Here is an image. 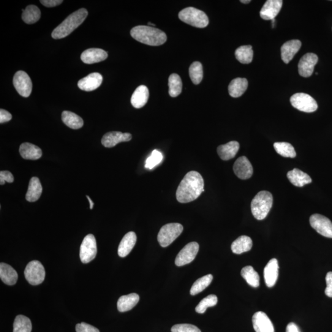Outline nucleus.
<instances>
[{
    "mask_svg": "<svg viewBox=\"0 0 332 332\" xmlns=\"http://www.w3.org/2000/svg\"><path fill=\"white\" fill-rule=\"evenodd\" d=\"M203 177L197 171L187 173L180 184L176 192L177 200L181 203H188L197 200L205 192Z\"/></svg>",
    "mask_w": 332,
    "mask_h": 332,
    "instance_id": "1",
    "label": "nucleus"
},
{
    "mask_svg": "<svg viewBox=\"0 0 332 332\" xmlns=\"http://www.w3.org/2000/svg\"><path fill=\"white\" fill-rule=\"evenodd\" d=\"M130 35L138 42L149 46H160L167 41L164 32L149 26H136L130 31Z\"/></svg>",
    "mask_w": 332,
    "mask_h": 332,
    "instance_id": "2",
    "label": "nucleus"
},
{
    "mask_svg": "<svg viewBox=\"0 0 332 332\" xmlns=\"http://www.w3.org/2000/svg\"><path fill=\"white\" fill-rule=\"evenodd\" d=\"M88 15V11L85 8H81L77 12L73 13L54 30L52 33V37L54 39L58 40L69 36L72 32L83 24Z\"/></svg>",
    "mask_w": 332,
    "mask_h": 332,
    "instance_id": "3",
    "label": "nucleus"
},
{
    "mask_svg": "<svg viewBox=\"0 0 332 332\" xmlns=\"http://www.w3.org/2000/svg\"><path fill=\"white\" fill-rule=\"evenodd\" d=\"M273 198L271 193L262 191L255 196L251 203L253 216L258 220H262L267 217L273 206Z\"/></svg>",
    "mask_w": 332,
    "mask_h": 332,
    "instance_id": "4",
    "label": "nucleus"
},
{
    "mask_svg": "<svg viewBox=\"0 0 332 332\" xmlns=\"http://www.w3.org/2000/svg\"><path fill=\"white\" fill-rule=\"evenodd\" d=\"M179 18L184 23L197 28H205L209 23L205 13L193 7L182 10L179 14Z\"/></svg>",
    "mask_w": 332,
    "mask_h": 332,
    "instance_id": "5",
    "label": "nucleus"
},
{
    "mask_svg": "<svg viewBox=\"0 0 332 332\" xmlns=\"http://www.w3.org/2000/svg\"><path fill=\"white\" fill-rule=\"evenodd\" d=\"M183 230V226L177 223L163 226L157 235V241L160 246L166 247L170 246L181 235Z\"/></svg>",
    "mask_w": 332,
    "mask_h": 332,
    "instance_id": "6",
    "label": "nucleus"
},
{
    "mask_svg": "<svg viewBox=\"0 0 332 332\" xmlns=\"http://www.w3.org/2000/svg\"><path fill=\"white\" fill-rule=\"evenodd\" d=\"M27 281L32 285H37L44 281L45 269L39 261L34 260L29 263L24 271Z\"/></svg>",
    "mask_w": 332,
    "mask_h": 332,
    "instance_id": "7",
    "label": "nucleus"
},
{
    "mask_svg": "<svg viewBox=\"0 0 332 332\" xmlns=\"http://www.w3.org/2000/svg\"><path fill=\"white\" fill-rule=\"evenodd\" d=\"M293 107L303 112L312 113L316 111L318 105L316 101L309 95L305 93H296L290 98Z\"/></svg>",
    "mask_w": 332,
    "mask_h": 332,
    "instance_id": "8",
    "label": "nucleus"
},
{
    "mask_svg": "<svg viewBox=\"0 0 332 332\" xmlns=\"http://www.w3.org/2000/svg\"><path fill=\"white\" fill-rule=\"evenodd\" d=\"M97 252L96 238L89 234L84 238L80 247V257L81 262L88 263L96 257Z\"/></svg>",
    "mask_w": 332,
    "mask_h": 332,
    "instance_id": "9",
    "label": "nucleus"
},
{
    "mask_svg": "<svg viewBox=\"0 0 332 332\" xmlns=\"http://www.w3.org/2000/svg\"><path fill=\"white\" fill-rule=\"evenodd\" d=\"M13 84L18 93L24 97H28L32 91V81L28 74L24 71H18L13 78Z\"/></svg>",
    "mask_w": 332,
    "mask_h": 332,
    "instance_id": "10",
    "label": "nucleus"
},
{
    "mask_svg": "<svg viewBox=\"0 0 332 332\" xmlns=\"http://www.w3.org/2000/svg\"><path fill=\"white\" fill-rule=\"evenodd\" d=\"M310 224L320 235L332 238V222L320 214H313L309 219Z\"/></svg>",
    "mask_w": 332,
    "mask_h": 332,
    "instance_id": "11",
    "label": "nucleus"
},
{
    "mask_svg": "<svg viewBox=\"0 0 332 332\" xmlns=\"http://www.w3.org/2000/svg\"><path fill=\"white\" fill-rule=\"evenodd\" d=\"M200 246L196 242L186 245L179 253L176 258L175 263L178 266L187 265L193 262L198 254Z\"/></svg>",
    "mask_w": 332,
    "mask_h": 332,
    "instance_id": "12",
    "label": "nucleus"
},
{
    "mask_svg": "<svg viewBox=\"0 0 332 332\" xmlns=\"http://www.w3.org/2000/svg\"><path fill=\"white\" fill-rule=\"evenodd\" d=\"M318 62V57L314 53H307L302 57L298 63V73L301 77H309L314 72L315 65Z\"/></svg>",
    "mask_w": 332,
    "mask_h": 332,
    "instance_id": "13",
    "label": "nucleus"
},
{
    "mask_svg": "<svg viewBox=\"0 0 332 332\" xmlns=\"http://www.w3.org/2000/svg\"><path fill=\"white\" fill-rule=\"evenodd\" d=\"M252 323L256 332H274L273 323L265 312L255 313L252 317Z\"/></svg>",
    "mask_w": 332,
    "mask_h": 332,
    "instance_id": "14",
    "label": "nucleus"
},
{
    "mask_svg": "<svg viewBox=\"0 0 332 332\" xmlns=\"http://www.w3.org/2000/svg\"><path fill=\"white\" fill-rule=\"evenodd\" d=\"M233 171L236 176L242 180L249 179L253 174L252 165L246 156H241L236 160Z\"/></svg>",
    "mask_w": 332,
    "mask_h": 332,
    "instance_id": "15",
    "label": "nucleus"
},
{
    "mask_svg": "<svg viewBox=\"0 0 332 332\" xmlns=\"http://www.w3.org/2000/svg\"><path fill=\"white\" fill-rule=\"evenodd\" d=\"M282 4V0H268L260 11V17L266 21L274 20L281 11Z\"/></svg>",
    "mask_w": 332,
    "mask_h": 332,
    "instance_id": "16",
    "label": "nucleus"
},
{
    "mask_svg": "<svg viewBox=\"0 0 332 332\" xmlns=\"http://www.w3.org/2000/svg\"><path fill=\"white\" fill-rule=\"evenodd\" d=\"M132 139V135L129 133H122L121 132L113 131L107 133L102 139V143L107 148H112L121 142L129 141Z\"/></svg>",
    "mask_w": 332,
    "mask_h": 332,
    "instance_id": "17",
    "label": "nucleus"
},
{
    "mask_svg": "<svg viewBox=\"0 0 332 332\" xmlns=\"http://www.w3.org/2000/svg\"><path fill=\"white\" fill-rule=\"evenodd\" d=\"M102 76L99 73H92L78 81V88L83 91L90 92L94 91L101 85Z\"/></svg>",
    "mask_w": 332,
    "mask_h": 332,
    "instance_id": "18",
    "label": "nucleus"
},
{
    "mask_svg": "<svg viewBox=\"0 0 332 332\" xmlns=\"http://www.w3.org/2000/svg\"><path fill=\"white\" fill-rule=\"evenodd\" d=\"M108 58L107 52L99 48H91L84 51L81 55L84 63L92 64L105 61Z\"/></svg>",
    "mask_w": 332,
    "mask_h": 332,
    "instance_id": "19",
    "label": "nucleus"
},
{
    "mask_svg": "<svg viewBox=\"0 0 332 332\" xmlns=\"http://www.w3.org/2000/svg\"><path fill=\"white\" fill-rule=\"evenodd\" d=\"M279 276V265L276 258L269 261L264 269V278L268 287H273L277 282Z\"/></svg>",
    "mask_w": 332,
    "mask_h": 332,
    "instance_id": "20",
    "label": "nucleus"
},
{
    "mask_svg": "<svg viewBox=\"0 0 332 332\" xmlns=\"http://www.w3.org/2000/svg\"><path fill=\"white\" fill-rule=\"evenodd\" d=\"M300 40H293L285 43L281 47V58L285 64H288L301 48Z\"/></svg>",
    "mask_w": 332,
    "mask_h": 332,
    "instance_id": "21",
    "label": "nucleus"
},
{
    "mask_svg": "<svg viewBox=\"0 0 332 332\" xmlns=\"http://www.w3.org/2000/svg\"><path fill=\"white\" fill-rule=\"evenodd\" d=\"M136 242L137 236L134 232L130 231L125 235L119 245L118 253L119 257H125L129 255L134 248Z\"/></svg>",
    "mask_w": 332,
    "mask_h": 332,
    "instance_id": "22",
    "label": "nucleus"
},
{
    "mask_svg": "<svg viewBox=\"0 0 332 332\" xmlns=\"http://www.w3.org/2000/svg\"><path fill=\"white\" fill-rule=\"evenodd\" d=\"M239 147L240 145L238 141H231L225 145L218 147L217 153L222 160H230L235 157L239 151Z\"/></svg>",
    "mask_w": 332,
    "mask_h": 332,
    "instance_id": "23",
    "label": "nucleus"
},
{
    "mask_svg": "<svg viewBox=\"0 0 332 332\" xmlns=\"http://www.w3.org/2000/svg\"><path fill=\"white\" fill-rule=\"evenodd\" d=\"M287 178L294 186L303 187L306 184H311L312 179L307 174L298 169H294L287 173Z\"/></svg>",
    "mask_w": 332,
    "mask_h": 332,
    "instance_id": "24",
    "label": "nucleus"
},
{
    "mask_svg": "<svg viewBox=\"0 0 332 332\" xmlns=\"http://www.w3.org/2000/svg\"><path fill=\"white\" fill-rule=\"evenodd\" d=\"M149 98L148 88L144 85L138 86L133 93L130 102L133 107L141 108L146 105Z\"/></svg>",
    "mask_w": 332,
    "mask_h": 332,
    "instance_id": "25",
    "label": "nucleus"
},
{
    "mask_svg": "<svg viewBox=\"0 0 332 332\" xmlns=\"http://www.w3.org/2000/svg\"><path fill=\"white\" fill-rule=\"evenodd\" d=\"M21 156L27 160H37L42 156V151L39 146L30 143L22 144L20 148Z\"/></svg>",
    "mask_w": 332,
    "mask_h": 332,
    "instance_id": "26",
    "label": "nucleus"
},
{
    "mask_svg": "<svg viewBox=\"0 0 332 332\" xmlns=\"http://www.w3.org/2000/svg\"><path fill=\"white\" fill-rule=\"evenodd\" d=\"M0 277L2 281L8 285H13L18 281V274L12 266L7 263L0 264Z\"/></svg>",
    "mask_w": 332,
    "mask_h": 332,
    "instance_id": "27",
    "label": "nucleus"
},
{
    "mask_svg": "<svg viewBox=\"0 0 332 332\" xmlns=\"http://www.w3.org/2000/svg\"><path fill=\"white\" fill-rule=\"evenodd\" d=\"M139 300V295L137 293H130L129 295L121 296L117 303V307L119 312L130 311L136 306Z\"/></svg>",
    "mask_w": 332,
    "mask_h": 332,
    "instance_id": "28",
    "label": "nucleus"
},
{
    "mask_svg": "<svg viewBox=\"0 0 332 332\" xmlns=\"http://www.w3.org/2000/svg\"><path fill=\"white\" fill-rule=\"evenodd\" d=\"M248 87V81L246 78H237L231 81L228 86V92L232 97H239L243 95Z\"/></svg>",
    "mask_w": 332,
    "mask_h": 332,
    "instance_id": "29",
    "label": "nucleus"
},
{
    "mask_svg": "<svg viewBox=\"0 0 332 332\" xmlns=\"http://www.w3.org/2000/svg\"><path fill=\"white\" fill-rule=\"evenodd\" d=\"M43 188L39 178H32L30 181L26 200L29 202H35L42 195Z\"/></svg>",
    "mask_w": 332,
    "mask_h": 332,
    "instance_id": "30",
    "label": "nucleus"
},
{
    "mask_svg": "<svg viewBox=\"0 0 332 332\" xmlns=\"http://www.w3.org/2000/svg\"><path fill=\"white\" fill-rule=\"evenodd\" d=\"M252 245V239L250 237L241 236L231 244V250L234 254H241L251 250Z\"/></svg>",
    "mask_w": 332,
    "mask_h": 332,
    "instance_id": "31",
    "label": "nucleus"
},
{
    "mask_svg": "<svg viewBox=\"0 0 332 332\" xmlns=\"http://www.w3.org/2000/svg\"><path fill=\"white\" fill-rule=\"evenodd\" d=\"M62 119L66 126L73 129H80L84 124L83 119L72 111H64L62 113Z\"/></svg>",
    "mask_w": 332,
    "mask_h": 332,
    "instance_id": "32",
    "label": "nucleus"
},
{
    "mask_svg": "<svg viewBox=\"0 0 332 332\" xmlns=\"http://www.w3.org/2000/svg\"><path fill=\"white\" fill-rule=\"evenodd\" d=\"M23 12L22 19L27 24L36 23L41 18L40 10L35 5H29L25 10H23Z\"/></svg>",
    "mask_w": 332,
    "mask_h": 332,
    "instance_id": "33",
    "label": "nucleus"
},
{
    "mask_svg": "<svg viewBox=\"0 0 332 332\" xmlns=\"http://www.w3.org/2000/svg\"><path fill=\"white\" fill-rule=\"evenodd\" d=\"M241 276L246 280L248 284L253 287H258L260 285L259 275L251 266H247L242 269Z\"/></svg>",
    "mask_w": 332,
    "mask_h": 332,
    "instance_id": "34",
    "label": "nucleus"
},
{
    "mask_svg": "<svg viewBox=\"0 0 332 332\" xmlns=\"http://www.w3.org/2000/svg\"><path fill=\"white\" fill-rule=\"evenodd\" d=\"M236 58L244 64L251 63L254 56V51L251 46H242L235 51Z\"/></svg>",
    "mask_w": 332,
    "mask_h": 332,
    "instance_id": "35",
    "label": "nucleus"
},
{
    "mask_svg": "<svg viewBox=\"0 0 332 332\" xmlns=\"http://www.w3.org/2000/svg\"><path fill=\"white\" fill-rule=\"evenodd\" d=\"M169 94L172 97H176L181 94L182 82L181 77L176 73L171 75L169 78Z\"/></svg>",
    "mask_w": 332,
    "mask_h": 332,
    "instance_id": "36",
    "label": "nucleus"
},
{
    "mask_svg": "<svg viewBox=\"0 0 332 332\" xmlns=\"http://www.w3.org/2000/svg\"><path fill=\"white\" fill-rule=\"evenodd\" d=\"M32 325L29 318L23 315L16 317L13 325V332H31Z\"/></svg>",
    "mask_w": 332,
    "mask_h": 332,
    "instance_id": "37",
    "label": "nucleus"
},
{
    "mask_svg": "<svg viewBox=\"0 0 332 332\" xmlns=\"http://www.w3.org/2000/svg\"><path fill=\"white\" fill-rule=\"evenodd\" d=\"M212 280H213V276L212 274H208L198 279L192 285L191 290H190V294L192 295H196L199 293L203 292L211 284Z\"/></svg>",
    "mask_w": 332,
    "mask_h": 332,
    "instance_id": "38",
    "label": "nucleus"
},
{
    "mask_svg": "<svg viewBox=\"0 0 332 332\" xmlns=\"http://www.w3.org/2000/svg\"><path fill=\"white\" fill-rule=\"evenodd\" d=\"M274 148L277 153L283 157L293 158L296 156L295 149L289 143L276 142L274 144Z\"/></svg>",
    "mask_w": 332,
    "mask_h": 332,
    "instance_id": "39",
    "label": "nucleus"
},
{
    "mask_svg": "<svg viewBox=\"0 0 332 332\" xmlns=\"http://www.w3.org/2000/svg\"><path fill=\"white\" fill-rule=\"evenodd\" d=\"M189 74L193 83L197 85L203 78V65L200 62H194L190 67Z\"/></svg>",
    "mask_w": 332,
    "mask_h": 332,
    "instance_id": "40",
    "label": "nucleus"
},
{
    "mask_svg": "<svg viewBox=\"0 0 332 332\" xmlns=\"http://www.w3.org/2000/svg\"><path fill=\"white\" fill-rule=\"evenodd\" d=\"M217 296L215 295H209L203 299L200 303L196 307L195 310L199 314H203L209 307H213L217 304Z\"/></svg>",
    "mask_w": 332,
    "mask_h": 332,
    "instance_id": "41",
    "label": "nucleus"
},
{
    "mask_svg": "<svg viewBox=\"0 0 332 332\" xmlns=\"http://www.w3.org/2000/svg\"><path fill=\"white\" fill-rule=\"evenodd\" d=\"M163 156L161 152L154 149L150 156L146 159L145 167L149 170H153L154 167L161 162Z\"/></svg>",
    "mask_w": 332,
    "mask_h": 332,
    "instance_id": "42",
    "label": "nucleus"
},
{
    "mask_svg": "<svg viewBox=\"0 0 332 332\" xmlns=\"http://www.w3.org/2000/svg\"><path fill=\"white\" fill-rule=\"evenodd\" d=\"M172 332H201L197 326L189 323H182L174 325L171 328Z\"/></svg>",
    "mask_w": 332,
    "mask_h": 332,
    "instance_id": "43",
    "label": "nucleus"
},
{
    "mask_svg": "<svg viewBox=\"0 0 332 332\" xmlns=\"http://www.w3.org/2000/svg\"><path fill=\"white\" fill-rule=\"evenodd\" d=\"M76 331L77 332H100L99 329L94 327V326L88 324V323L82 322L78 323L76 325Z\"/></svg>",
    "mask_w": 332,
    "mask_h": 332,
    "instance_id": "44",
    "label": "nucleus"
},
{
    "mask_svg": "<svg viewBox=\"0 0 332 332\" xmlns=\"http://www.w3.org/2000/svg\"><path fill=\"white\" fill-rule=\"evenodd\" d=\"M5 182H7L8 183H13L14 182L13 174L9 171H1L0 172V184H1V186L5 185Z\"/></svg>",
    "mask_w": 332,
    "mask_h": 332,
    "instance_id": "45",
    "label": "nucleus"
},
{
    "mask_svg": "<svg viewBox=\"0 0 332 332\" xmlns=\"http://www.w3.org/2000/svg\"><path fill=\"white\" fill-rule=\"evenodd\" d=\"M326 287L325 290V295L332 298V272H328L325 277Z\"/></svg>",
    "mask_w": 332,
    "mask_h": 332,
    "instance_id": "46",
    "label": "nucleus"
},
{
    "mask_svg": "<svg viewBox=\"0 0 332 332\" xmlns=\"http://www.w3.org/2000/svg\"><path fill=\"white\" fill-rule=\"evenodd\" d=\"M41 4L48 8H53L58 6L63 3L62 0H41Z\"/></svg>",
    "mask_w": 332,
    "mask_h": 332,
    "instance_id": "47",
    "label": "nucleus"
},
{
    "mask_svg": "<svg viewBox=\"0 0 332 332\" xmlns=\"http://www.w3.org/2000/svg\"><path fill=\"white\" fill-rule=\"evenodd\" d=\"M12 119V115L8 111L1 109L0 110V122L1 124L10 121Z\"/></svg>",
    "mask_w": 332,
    "mask_h": 332,
    "instance_id": "48",
    "label": "nucleus"
},
{
    "mask_svg": "<svg viewBox=\"0 0 332 332\" xmlns=\"http://www.w3.org/2000/svg\"><path fill=\"white\" fill-rule=\"evenodd\" d=\"M286 332H301V331L295 323L291 322L287 326Z\"/></svg>",
    "mask_w": 332,
    "mask_h": 332,
    "instance_id": "49",
    "label": "nucleus"
},
{
    "mask_svg": "<svg viewBox=\"0 0 332 332\" xmlns=\"http://www.w3.org/2000/svg\"><path fill=\"white\" fill-rule=\"evenodd\" d=\"M86 197H87V198L88 199V200H89V203H90V209H93V207H94V203L92 202V201L91 200V199L90 198L88 197V196H86Z\"/></svg>",
    "mask_w": 332,
    "mask_h": 332,
    "instance_id": "50",
    "label": "nucleus"
},
{
    "mask_svg": "<svg viewBox=\"0 0 332 332\" xmlns=\"http://www.w3.org/2000/svg\"><path fill=\"white\" fill-rule=\"evenodd\" d=\"M251 2L250 0H247V1H246V0H241V2L243 3L244 4H249V3Z\"/></svg>",
    "mask_w": 332,
    "mask_h": 332,
    "instance_id": "51",
    "label": "nucleus"
}]
</instances>
